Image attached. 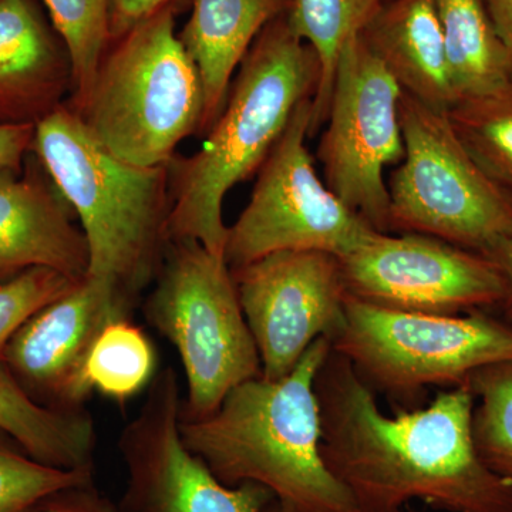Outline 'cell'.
<instances>
[{
  "mask_svg": "<svg viewBox=\"0 0 512 512\" xmlns=\"http://www.w3.org/2000/svg\"><path fill=\"white\" fill-rule=\"evenodd\" d=\"M322 456L367 512H400L420 500L446 512H512V487L474 447L476 399L441 390L429 406L386 416L346 357L330 350L316 377Z\"/></svg>",
  "mask_w": 512,
  "mask_h": 512,
  "instance_id": "obj_1",
  "label": "cell"
},
{
  "mask_svg": "<svg viewBox=\"0 0 512 512\" xmlns=\"http://www.w3.org/2000/svg\"><path fill=\"white\" fill-rule=\"evenodd\" d=\"M330 350L319 338L289 375L241 383L201 419L180 416L185 446L228 487L264 485L298 512H362L320 450L315 384Z\"/></svg>",
  "mask_w": 512,
  "mask_h": 512,
  "instance_id": "obj_2",
  "label": "cell"
},
{
  "mask_svg": "<svg viewBox=\"0 0 512 512\" xmlns=\"http://www.w3.org/2000/svg\"><path fill=\"white\" fill-rule=\"evenodd\" d=\"M286 13L272 20L252 43L200 150L188 157L174 156L167 164L170 241L194 239L224 258L225 195L258 173L299 104L315 97L318 56L292 32Z\"/></svg>",
  "mask_w": 512,
  "mask_h": 512,
  "instance_id": "obj_3",
  "label": "cell"
},
{
  "mask_svg": "<svg viewBox=\"0 0 512 512\" xmlns=\"http://www.w3.org/2000/svg\"><path fill=\"white\" fill-rule=\"evenodd\" d=\"M32 154L79 218L89 248L87 278L136 308L170 244L167 165L120 160L67 103L36 124Z\"/></svg>",
  "mask_w": 512,
  "mask_h": 512,
  "instance_id": "obj_4",
  "label": "cell"
},
{
  "mask_svg": "<svg viewBox=\"0 0 512 512\" xmlns=\"http://www.w3.org/2000/svg\"><path fill=\"white\" fill-rule=\"evenodd\" d=\"M175 12L160 10L111 42L76 111L101 146L138 167L167 165L201 127L204 90L175 30Z\"/></svg>",
  "mask_w": 512,
  "mask_h": 512,
  "instance_id": "obj_5",
  "label": "cell"
},
{
  "mask_svg": "<svg viewBox=\"0 0 512 512\" xmlns=\"http://www.w3.org/2000/svg\"><path fill=\"white\" fill-rule=\"evenodd\" d=\"M153 284L141 311L183 362L187 396L181 416L201 419L234 387L262 376L231 269L200 242L174 239Z\"/></svg>",
  "mask_w": 512,
  "mask_h": 512,
  "instance_id": "obj_6",
  "label": "cell"
},
{
  "mask_svg": "<svg viewBox=\"0 0 512 512\" xmlns=\"http://www.w3.org/2000/svg\"><path fill=\"white\" fill-rule=\"evenodd\" d=\"M404 158L390 174L389 234H421L487 256L512 234V204L448 119L403 93Z\"/></svg>",
  "mask_w": 512,
  "mask_h": 512,
  "instance_id": "obj_7",
  "label": "cell"
},
{
  "mask_svg": "<svg viewBox=\"0 0 512 512\" xmlns=\"http://www.w3.org/2000/svg\"><path fill=\"white\" fill-rule=\"evenodd\" d=\"M332 349L375 392L410 400L427 387H466L476 370L512 360V328L485 311H393L346 299Z\"/></svg>",
  "mask_w": 512,
  "mask_h": 512,
  "instance_id": "obj_8",
  "label": "cell"
},
{
  "mask_svg": "<svg viewBox=\"0 0 512 512\" xmlns=\"http://www.w3.org/2000/svg\"><path fill=\"white\" fill-rule=\"evenodd\" d=\"M312 99L302 101L258 170L247 207L228 227L224 261L238 269L275 252L322 251L343 258L377 234L316 173L306 147Z\"/></svg>",
  "mask_w": 512,
  "mask_h": 512,
  "instance_id": "obj_9",
  "label": "cell"
},
{
  "mask_svg": "<svg viewBox=\"0 0 512 512\" xmlns=\"http://www.w3.org/2000/svg\"><path fill=\"white\" fill-rule=\"evenodd\" d=\"M403 90L363 42L340 52L325 130L318 144L323 181L376 231L389 234L384 170L404 158Z\"/></svg>",
  "mask_w": 512,
  "mask_h": 512,
  "instance_id": "obj_10",
  "label": "cell"
},
{
  "mask_svg": "<svg viewBox=\"0 0 512 512\" xmlns=\"http://www.w3.org/2000/svg\"><path fill=\"white\" fill-rule=\"evenodd\" d=\"M174 367L158 370L140 412L121 430L119 447L127 470L123 512H262L274 500L264 485L228 487L185 446L183 407Z\"/></svg>",
  "mask_w": 512,
  "mask_h": 512,
  "instance_id": "obj_11",
  "label": "cell"
},
{
  "mask_svg": "<svg viewBox=\"0 0 512 512\" xmlns=\"http://www.w3.org/2000/svg\"><path fill=\"white\" fill-rule=\"evenodd\" d=\"M339 259L348 296L379 308L460 315L503 301V275L490 258L427 235L377 232Z\"/></svg>",
  "mask_w": 512,
  "mask_h": 512,
  "instance_id": "obj_12",
  "label": "cell"
},
{
  "mask_svg": "<svg viewBox=\"0 0 512 512\" xmlns=\"http://www.w3.org/2000/svg\"><path fill=\"white\" fill-rule=\"evenodd\" d=\"M231 274L266 379L289 375L313 342H332L342 328L348 292L338 256L275 252Z\"/></svg>",
  "mask_w": 512,
  "mask_h": 512,
  "instance_id": "obj_13",
  "label": "cell"
},
{
  "mask_svg": "<svg viewBox=\"0 0 512 512\" xmlns=\"http://www.w3.org/2000/svg\"><path fill=\"white\" fill-rule=\"evenodd\" d=\"M133 308L106 286L84 278L26 320L3 350L2 363L23 392L59 412L86 409L93 390L86 363L97 336Z\"/></svg>",
  "mask_w": 512,
  "mask_h": 512,
  "instance_id": "obj_14",
  "label": "cell"
},
{
  "mask_svg": "<svg viewBox=\"0 0 512 512\" xmlns=\"http://www.w3.org/2000/svg\"><path fill=\"white\" fill-rule=\"evenodd\" d=\"M73 215L33 154L20 171L0 168V284L33 268L86 278L89 248Z\"/></svg>",
  "mask_w": 512,
  "mask_h": 512,
  "instance_id": "obj_15",
  "label": "cell"
},
{
  "mask_svg": "<svg viewBox=\"0 0 512 512\" xmlns=\"http://www.w3.org/2000/svg\"><path fill=\"white\" fill-rule=\"evenodd\" d=\"M72 93V57L39 0H0V126H36Z\"/></svg>",
  "mask_w": 512,
  "mask_h": 512,
  "instance_id": "obj_16",
  "label": "cell"
},
{
  "mask_svg": "<svg viewBox=\"0 0 512 512\" xmlns=\"http://www.w3.org/2000/svg\"><path fill=\"white\" fill-rule=\"evenodd\" d=\"M403 93L431 109L456 104L434 0H390L360 33Z\"/></svg>",
  "mask_w": 512,
  "mask_h": 512,
  "instance_id": "obj_17",
  "label": "cell"
},
{
  "mask_svg": "<svg viewBox=\"0 0 512 512\" xmlns=\"http://www.w3.org/2000/svg\"><path fill=\"white\" fill-rule=\"evenodd\" d=\"M191 16L178 33L200 73L204 114L198 136L214 126L237 69L256 37L288 12L292 0H190Z\"/></svg>",
  "mask_w": 512,
  "mask_h": 512,
  "instance_id": "obj_18",
  "label": "cell"
},
{
  "mask_svg": "<svg viewBox=\"0 0 512 512\" xmlns=\"http://www.w3.org/2000/svg\"><path fill=\"white\" fill-rule=\"evenodd\" d=\"M0 430L40 463L62 470L94 471L97 439L89 410L59 412L40 406L9 372L0 379Z\"/></svg>",
  "mask_w": 512,
  "mask_h": 512,
  "instance_id": "obj_19",
  "label": "cell"
},
{
  "mask_svg": "<svg viewBox=\"0 0 512 512\" xmlns=\"http://www.w3.org/2000/svg\"><path fill=\"white\" fill-rule=\"evenodd\" d=\"M456 103L512 84V55L483 0H434Z\"/></svg>",
  "mask_w": 512,
  "mask_h": 512,
  "instance_id": "obj_20",
  "label": "cell"
},
{
  "mask_svg": "<svg viewBox=\"0 0 512 512\" xmlns=\"http://www.w3.org/2000/svg\"><path fill=\"white\" fill-rule=\"evenodd\" d=\"M386 0H292L286 13L292 32L315 50L320 64L312 100L311 137L328 117L333 76L343 46L359 36Z\"/></svg>",
  "mask_w": 512,
  "mask_h": 512,
  "instance_id": "obj_21",
  "label": "cell"
},
{
  "mask_svg": "<svg viewBox=\"0 0 512 512\" xmlns=\"http://www.w3.org/2000/svg\"><path fill=\"white\" fill-rule=\"evenodd\" d=\"M448 119L474 163L512 204V84L458 101Z\"/></svg>",
  "mask_w": 512,
  "mask_h": 512,
  "instance_id": "obj_22",
  "label": "cell"
},
{
  "mask_svg": "<svg viewBox=\"0 0 512 512\" xmlns=\"http://www.w3.org/2000/svg\"><path fill=\"white\" fill-rule=\"evenodd\" d=\"M157 372L156 349L131 319L113 320L101 330L86 363L93 392L120 406L147 389Z\"/></svg>",
  "mask_w": 512,
  "mask_h": 512,
  "instance_id": "obj_23",
  "label": "cell"
},
{
  "mask_svg": "<svg viewBox=\"0 0 512 512\" xmlns=\"http://www.w3.org/2000/svg\"><path fill=\"white\" fill-rule=\"evenodd\" d=\"M466 387L478 402L471 421L478 457L512 487V360L481 367Z\"/></svg>",
  "mask_w": 512,
  "mask_h": 512,
  "instance_id": "obj_24",
  "label": "cell"
},
{
  "mask_svg": "<svg viewBox=\"0 0 512 512\" xmlns=\"http://www.w3.org/2000/svg\"><path fill=\"white\" fill-rule=\"evenodd\" d=\"M40 2L72 57L73 93L66 103L79 111L89 96L101 59L110 45V0Z\"/></svg>",
  "mask_w": 512,
  "mask_h": 512,
  "instance_id": "obj_25",
  "label": "cell"
},
{
  "mask_svg": "<svg viewBox=\"0 0 512 512\" xmlns=\"http://www.w3.org/2000/svg\"><path fill=\"white\" fill-rule=\"evenodd\" d=\"M94 481V471L40 463L0 430V512H43L55 495Z\"/></svg>",
  "mask_w": 512,
  "mask_h": 512,
  "instance_id": "obj_26",
  "label": "cell"
},
{
  "mask_svg": "<svg viewBox=\"0 0 512 512\" xmlns=\"http://www.w3.org/2000/svg\"><path fill=\"white\" fill-rule=\"evenodd\" d=\"M80 281L60 272L33 268L0 284V379L6 375L3 350L26 320L55 301Z\"/></svg>",
  "mask_w": 512,
  "mask_h": 512,
  "instance_id": "obj_27",
  "label": "cell"
},
{
  "mask_svg": "<svg viewBox=\"0 0 512 512\" xmlns=\"http://www.w3.org/2000/svg\"><path fill=\"white\" fill-rule=\"evenodd\" d=\"M190 0H110V43L126 36L141 22L165 8L180 9Z\"/></svg>",
  "mask_w": 512,
  "mask_h": 512,
  "instance_id": "obj_28",
  "label": "cell"
},
{
  "mask_svg": "<svg viewBox=\"0 0 512 512\" xmlns=\"http://www.w3.org/2000/svg\"><path fill=\"white\" fill-rule=\"evenodd\" d=\"M43 512H123L120 504L100 493L94 481L67 488L55 495Z\"/></svg>",
  "mask_w": 512,
  "mask_h": 512,
  "instance_id": "obj_29",
  "label": "cell"
},
{
  "mask_svg": "<svg viewBox=\"0 0 512 512\" xmlns=\"http://www.w3.org/2000/svg\"><path fill=\"white\" fill-rule=\"evenodd\" d=\"M35 126H0V168L20 171L32 154Z\"/></svg>",
  "mask_w": 512,
  "mask_h": 512,
  "instance_id": "obj_30",
  "label": "cell"
},
{
  "mask_svg": "<svg viewBox=\"0 0 512 512\" xmlns=\"http://www.w3.org/2000/svg\"><path fill=\"white\" fill-rule=\"evenodd\" d=\"M487 258H490L498 266L501 275H503L504 296L503 301L498 305V309H500L501 315H503L504 322L508 323L512 328V234L510 237L505 238L504 241H501L487 255Z\"/></svg>",
  "mask_w": 512,
  "mask_h": 512,
  "instance_id": "obj_31",
  "label": "cell"
},
{
  "mask_svg": "<svg viewBox=\"0 0 512 512\" xmlns=\"http://www.w3.org/2000/svg\"><path fill=\"white\" fill-rule=\"evenodd\" d=\"M495 32L512 55V0H483Z\"/></svg>",
  "mask_w": 512,
  "mask_h": 512,
  "instance_id": "obj_32",
  "label": "cell"
},
{
  "mask_svg": "<svg viewBox=\"0 0 512 512\" xmlns=\"http://www.w3.org/2000/svg\"><path fill=\"white\" fill-rule=\"evenodd\" d=\"M262 512H298L295 508H292L291 505L282 503V501L274 500L271 501Z\"/></svg>",
  "mask_w": 512,
  "mask_h": 512,
  "instance_id": "obj_33",
  "label": "cell"
},
{
  "mask_svg": "<svg viewBox=\"0 0 512 512\" xmlns=\"http://www.w3.org/2000/svg\"><path fill=\"white\" fill-rule=\"evenodd\" d=\"M400 512H403V511H400ZM407 512H417V511H407Z\"/></svg>",
  "mask_w": 512,
  "mask_h": 512,
  "instance_id": "obj_34",
  "label": "cell"
},
{
  "mask_svg": "<svg viewBox=\"0 0 512 512\" xmlns=\"http://www.w3.org/2000/svg\"><path fill=\"white\" fill-rule=\"evenodd\" d=\"M362 512H367V511H362Z\"/></svg>",
  "mask_w": 512,
  "mask_h": 512,
  "instance_id": "obj_35",
  "label": "cell"
}]
</instances>
